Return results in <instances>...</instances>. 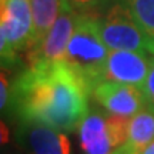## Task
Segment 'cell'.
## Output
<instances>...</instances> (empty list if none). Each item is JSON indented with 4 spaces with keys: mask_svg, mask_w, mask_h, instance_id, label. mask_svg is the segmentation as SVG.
Listing matches in <instances>:
<instances>
[{
    "mask_svg": "<svg viewBox=\"0 0 154 154\" xmlns=\"http://www.w3.org/2000/svg\"><path fill=\"white\" fill-rule=\"evenodd\" d=\"M90 88L64 61L27 66L10 91V106L22 123L70 131L88 114Z\"/></svg>",
    "mask_w": 154,
    "mask_h": 154,
    "instance_id": "obj_1",
    "label": "cell"
},
{
    "mask_svg": "<svg viewBox=\"0 0 154 154\" xmlns=\"http://www.w3.org/2000/svg\"><path fill=\"white\" fill-rule=\"evenodd\" d=\"M109 53L100 36L97 16L80 13L63 61L86 83L90 93L94 86L103 80Z\"/></svg>",
    "mask_w": 154,
    "mask_h": 154,
    "instance_id": "obj_2",
    "label": "cell"
},
{
    "mask_svg": "<svg viewBox=\"0 0 154 154\" xmlns=\"http://www.w3.org/2000/svg\"><path fill=\"white\" fill-rule=\"evenodd\" d=\"M131 117L88 113L77 127L84 154H114L128 140Z\"/></svg>",
    "mask_w": 154,
    "mask_h": 154,
    "instance_id": "obj_3",
    "label": "cell"
},
{
    "mask_svg": "<svg viewBox=\"0 0 154 154\" xmlns=\"http://www.w3.org/2000/svg\"><path fill=\"white\" fill-rule=\"evenodd\" d=\"M0 51L3 66H10L17 53L30 47L33 36V14L30 0H2Z\"/></svg>",
    "mask_w": 154,
    "mask_h": 154,
    "instance_id": "obj_4",
    "label": "cell"
},
{
    "mask_svg": "<svg viewBox=\"0 0 154 154\" xmlns=\"http://www.w3.org/2000/svg\"><path fill=\"white\" fill-rule=\"evenodd\" d=\"M101 40L110 50L147 53L146 40L136 23L126 0H114L109 7L96 14Z\"/></svg>",
    "mask_w": 154,
    "mask_h": 154,
    "instance_id": "obj_5",
    "label": "cell"
},
{
    "mask_svg": "<svg viewBox=\"0 0 154 154\" xmlns=\"http://www.w3.org/2000/svg\"><path fill=\"white\" fill-rule=\"evenodd\" d=\"M79 16L80 13L66 2L43 42L27 51V66H49L63 61Z\"/></svg>",
    "mask_w": 154,
    "mask_h": 154,
    "instance_id": "obj_6",
    "label": "cell"
},
{
    "mask_svg": "<svg viewBox=\"0 0 154 154\" xmlns=\"http://www.w3.org/2000/svg\"><path fill=\"white\" fill-rule=\"evenodd\" d=\"M91 97L109 111V114L123 117H133L147 106L140 87L109 80L97 83L91 90Z\"/></svg>",
    "mask_w": 154,
    "mask_h": 154,
    "instance_id": "obj_7",
    "label": "cell"
},
{
    "mask_svg": "<svg viewBox=\"0 0 154 154\" xmlns=\"http://www.w3.org/2000/svg\"><path fill=\"white\" fill-rule=\"evenodd\" d=\"M150 64L151 59L147 57V53L111 50L106 60L103 80L131 84L141 88L149 76Z\"/></svg>",
    "mask_w": 154,
    "mask_h": 154,
    "instance_id": "obj_8",
    "label": "cell"
},
{
    "mask_svg": "<svg viewBox=\"0 0 154 154\" xmlns=\"http://www.w3.org/2000/svg\"><path fill=\"white\" fill-rule=\"evenodd\" d=\"M20 144L27 154H72L67 134L38 123H22Z\"/></svg>",
    "mask_w": 154,
    "mask_h": 154,
    "instance_id": "obj_9",
    "label": "cell"
},
{
    "mask_svg": "<svg viewBox=\"0 0 154 154\" xmlns=\"http://www.w3.org/2000/svg\"><path fill=\"white\" fill-rule=\"evenodd\" d=\"M64 3L66 0H30L33 14V36L27 50L33 49L43 42L46 34L57 20Z\"/></svg>",
    "mask_w": 154,
    "mask_h": 154,
    "instance_id": "obj_10",
    "label": "cell"
},
{
    "mask_svg": "<svg viewBox=\"0 0 154 154\" xmlns=\"http://www.w3.org/2000/svg\"><path fill=\"white\" fill-rule=\"evenodd\" d=\"M154 140V106H146L130 120L127 144L136 153L141 154Z\"/></svg>",
    "mask_w": 154,
    "mask_h": 154,
    "instance_id": "obj_11",
    "label": "cell"
},
{
    "mask_svg": "<svg viewBox=\"0 0 154 154\" xmlns=\"http://www.w3.org/2000/svg\"><path fill=\"white\" fill-rule=\"evenodd\" d=\"M146 40L147 53L154 54V0H126Z\"/></svg>",
    "mask_w": 154,
    "mask_h": 154,
    "instance_id": "obj_12",
    "label": "cell"
},
{
    "mask_svg": "<svg viewBox=\"0 0 154 154\" xmlns=\"http://www.w3.org/2000/svg\"><path fill=\"white\" fill-rule=\"evenodd\" d=\"M69 5L79 13H91L99 14L114 0H66Z\"/></svg>",
    "mask_w": 154,
    "mask_h": 154,
    "instance_id": "obj_13",
    "label": "cell"
},
{
    "mask_svg": "<svg viewBox=\"0 0 154 154\" xmlns=\"http://www.w3.org/2000/svg\"><path fill=\"white\" fill-rule=\"evenodd\" d=\"M141 90H143V94H144V97H146L147 104L154 106V57L151 59L149 76L146 79L144 84L141 86Z\"/></svg>",
    "mask_w": 154,
    "mask_h": 154,
    "instance_id": "obj_14",
    "label": "cell"
},
{
    "mask_svg": "<svg viewBox=\"0 0 154 154\" xmlns=\"http://www.w3.org/2000/svg\"><path fill=\"white\" fill-rule=\"evenodd\" d=\"M0 90H2V96H0V107L2 110H5L6 107L9 106L10 101V84L7 80L5 70L2 72V79H0Z\"/></svg>",
    "mask_w": 154,
    "mask_h": 154,
    "instance_id": "obj_15",
    "label": "cell"
},
{
    "mask_svg": "<svg viewBox=\"0 0 154 154\" xmlns=\"http://www.w3.org/2000/svg\"><path fill=\"white\" fill-rule=\"evenodd\" d=\"M114 154H138V153H136V151H134V150H133L131 147H130V146L126 143L124 146H121L120 149L116 150Z\"/></svg>",
    "mask_w": 154,
    "mask_h": 154,
    "instance_id": "obj_16",
    "label": "cell"
},
{
    "mask_svg": "<svg viewBox=\"0 0 154 154\" xmlns=\"http://www.w3.org/2000/svg\"><path fill=\"white\" fill-rule=\"evenodd\" d=\"M9 140V131L5 127V123H2V143H7Z\"/></svg>",
    "mask_w": 154,
    "mask_h": 154,
    "instance_id": "obj_17",
    "label": "cell"
},
{
    "mask_svg": "<svg viewBox=\"0 0 154 154\" xmlns=\"http://www.w3.org/2000/svg\"><path fill=\"white\" fill-rule=\"evenodd\" d=\"M141 154H154V140L141 151Z\"/></svg>",
    "mask_w": 154,
    "mask_h": 154,
    "instance_id": "obj_18",
    "label": "cell"
}]
</instances>
